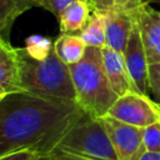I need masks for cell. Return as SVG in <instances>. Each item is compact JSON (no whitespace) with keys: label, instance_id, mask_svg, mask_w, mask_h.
<instances>
[{"label":"cell","instance_id":"cell-17","mask_svg":"<svg viewBox=\"0 0 160 160\" xmlns=\"http://www.w3.org/2000/svg\"><path fill=\"white\" fill-rule=\"evenodd\" d=\"M142 142L146 151L160 152V120L142 129Z\"/></svg>","mask_w":160,"mask_h":160},{"label":"cell","instance_id":"cell-3","mask_svg":"<svg viewBox=\"0 0 160 160\" xmlns=\"http://www.w3.org/2000/svg\"><path fill=\"white\" fill-rule=\"evenodd\" d=\"M21 90L51 100L75 102L76 94L69 65L59 59L55 50L45 60H34L18 49Z\"/></svg>","mask_w":160,"mask_h":160},{"label":"cell","instance_id":"cell-5","mask_svg":"<svg viewBox=\"0 0 160 160\" xmlns=\"http://www.w3.org/2000/svg\"><path fill=\"white\" fill-rule=\"evenodd\" d=\"M106 115L121 122L144 129L160 120V104L150 100L148 95L130 91L118 96Z\"/></svg>","mask_w":160,"mask_h":160},{"label":"cell","instance_id":"cell-8","mask_svg":"<svg viewBox=\"0 0 160 160\" xmlns=\"http://www.w3.org/2000/svg\"><path fill=\"white\" fill-rule=\"evenodd\" d=\"M149 64L160 62V11L144 1L132 11Z\"/></svg>","mask_w":160,"mask_h":160},{"label":"cell","instance_id":"cell-15","mask_svg":"<svg viewBox=\"0 0 160 160\" xmlns=\"http://www.w3.org/2000/svg\"><path fill=\"white\" fill-rule=\"evenodd\" d=\"M25 52L34 60H45L54 50V42L41 35H31L25 40Z\"/></svg>","mask_w":160,"mask_h":160},{"label":"cell","instance_id":"cell-18","mask_svg":"<svg viewBox=\"0 0 160 160\" xmlns=\"http://www.w3.org/2000/svg\"><path fill=\"white\" fill-rule=\"evenodd\" d=\"M80 1V0H35V6H40L50 12H52L56 18L71 4ZM88 1V0H86Z\"/></svg>","mask_w":160,"mask_h":160},{"label":"cell","instance_id":"cell-19","mask_svg":"<svg viewBox=\"0 0 160 160\" xmlns=\"http://www.w3.org/2000/svg\"><path fill=\"white\" fill-rule=\"evenodd\" d=\"M149 89L160 100V62L149 64Z\"/></svg>","mask_w":160,"mask_h":160},{"label":"cell","instance_id":"cell-2","mask_svg":"<svg viewBox=\"0 0 160 160\" xmlns=\"http://www.w3.org/2000/svg\"><path fill=\"white\" fill-rule=\"evenodd\" d=\"M69 68L78 106L94 118L105 116L118 95L114 92L105 74L101 49L88 46L84 58Z\"/></svg>","mask_w":160,"mask_h":160},{"label":"cell","instance_id":"cell-11","mask_svg":"<svg viewBox=\"0 0 160 160\" xmlns=\"http://www.w3.org/2000/svg\"><path fill=\"white\" fill-rule=\"evenodd\" d=\"M0 86L8 92H20L19 52L4 38H0Z\"/></svg>","mask_w":160,"mask_h":160},{"label":"cell","instance_id":"cell-25","mask_svg":"<svg viewBox=\"0 0 160 160\" xmlns=\"http://www.w3.org/2000/svg\"><path fill=\"white\" fill-rule=\"evenodd\" d=\"M140 160H160V152H151V151H145Z\"/></svg>","mask_w":160,"mask_h":160},{"label":"cell","instance_id":"cell-24","mask_svg":"<svg viewBox=\"0 0 160 160\" xmlns=\"http://www.w3.org/2000/svg\"><path fill=\"white\" fill-rule=\"evenodd\" d=\"M24 11H26V10H29L31 6H34L35 5V0H14Z\"/></svg>","mask_w":160,"mask_h":160},{"label":"cell","instance_id":"cell-9","mask_svg":"<svg viewBox=\"0 0 160 160\" xmlns=\"http://www.w3.org/2000/svg\"><path fill=\"white\" fill-rule=\"evenodd\" d=\"M102 12L105 18L106 46L122 54L135 22L134 15L130 11L119 9H112Z\"/></svg>","mask_w":160,"mask_h":160},{"label":"cell","instance_id":"cell-26","mask_svg":"<svg viewBox=\"0 0 160 160\" xmlns=\"http://www.w3.org/2000/svg\"><path fill=\"white\" fill-rule=\"evenodd\" d=\"M6 95H8V92H6V91H5V90H4V89L0 86V101H1V100H2V99L6 96Z\"/></svg>","mask_w":160,"mask_h":160},{"label":"cell","instance_id":"cell-10","mask_svg":"<svg viewBox=\"0 0 160 160\" xmlns=\"http://www.w3.org/2000/svg\"><path fill=\"white\" fill-rule=\"evenodd\" d=\"M101 54H102V64H104L105 74L114 92L118 96H121L130 91H136L135 85L128 72L122 54L112 50L106 45L101 48Z\"/></svg>","mask_w":160,"mask_h":160},{"label":"cell","instance_id":"cell-21","mask_svg":"<svg viewBox=\"0 0 160 160\" xmlns=\"http://www.w3.org/2000/svg\"><path fill=\"white\" fill-rule=\"evenodd\" d=\"M91 10L95 11H109L115 9V0H88Z\"/></svg>","mask_w":160,"mask_h":160},{"label":"cell","instance_id":"cell-14","mask_svg":"<svg viewBox=\"0 0 160 160\" xmlns=\"http://www.w3.org/2000/svg\"><path fill=\"white\" fill-rule=\"evenodd\" d=\"M80 38L84 40L86 46L94 48H104L106 45V36H105V18L102 11H91V15L80 31Z\"/></svg>","mask_w":160,"mask_h":160},{"label":"cell","instance_id":"cell-12","mask_svg":"<svg viewBox=\"0 0 160 160\" xmlns=\"http://www.w3.org/2000/svg\"><path fill=\"white\" fill-rule=\"evenodd\" d=\"M91 11L92 10L86 0H80L68 6L58 18L61 34H74L81 31L86 25Z\"/></svg>","mask_w":160,"mask_h":160},{"label":"cell","instance_id":"cell-7","mask_svg":"<svg viewBox=\"0 0 160 160\" xmlns=\"http://www.w3.org/2000/svg\"><path fill=\"white\" fill-rule=\"evenodd\" d=\"M135 19V18H134ZM125 65L128 72L135 85L138 92L142 95H148L149 90V61L145 54V49L142 45V40L140 36V30L134 22L130 38L128 40L126 48L122 52Z\"/></svg>","mask_w":160,"mask_h":160},{"label":"cell","instance_id":"cell-13","mask_svg":"<svg viewBox=\"0 0 160 160\" xmlns=\"http://www.w3.org/2000/svg\"><path fill=\"white\" fill-rule=\"evenodd\" d=\"M86 48L88 46L80 35L74 34H61L54 41L55 54L69 66L79 62L84 58Z\"/></svg>","mask_w":160,"mask_h":160},{"label":"cell","instance_id":"cell-23","mask_svg":"<svg viewBox=\"0 0 160 160\" xmlns=\"http://www.w3.org/2000/svg\"><path fill=\"white\" fill-rule=\"evenodd\" d=\"M142 2H144L142 0H115V9L132 12Z\"/></svg>","mask_w":160,"mask_h":160},{"label":"cell","instance_id":"cell-1","mask_svg":"<svg viewBox=\"0 0 160 160\" xmlns=\"http://www.w3.org/2000/svg\"><path fill=\"white\" fill-rule=\"evenodd\" d=\"M81 111L71 101L8 94L0 101V158L18 151L50 154Z\"/></svg>","mask_w":160,"mask_h":160},{"label":"cell","instance_id":"cell-20","mask_svg":"<svg viewBox=\"0 0 160 160\" xmlns=\"http://www.w3.org/2000/svg\"><path fill=\"white\" fill-rule=\"evenodd\" d=\"M36 160H89V159H85V158H81V156H78V155H74V154H70V152H66L64 150L55 148L50 154L40 156Z\"/></svg>","mask_w":160,"mask_h":160},{"label":"cell","instance_id":"cell-6","mask_svg":"<svg viewBox=\"0 0 160 160\" xmlns=\"http://www.w3.org/2000/svg\"><path fill=\"white\" fill-rule=\"evenodd\" d=\"M100 119L119 160H140L146 151L142 142V129L121 122L108 115Z\"/></svg>","mask_w":160,"mask_h":160},{"label":"cell","instance_id":"cell-4","mask_svg":"<svg viewBox=\"0 0 160 160\" xmlns=\"http://www.w3.org/2000/svg\"><path fill=\"white\" fill-rule=\"evenodd\" d=\"M56 148L89 160H119L101 119L84 111L69 128Z\"/></svg>","mask_w":160,"mask_h":160},{"label":"cell","instance_id":"cell-22","mask_svg":"<svg viewBox=\"0 0 160 160\" xmlns=\"http://www.w3.org/2000/svg\"><path fill=\"white\" fill-rule=\"evenodd\" d=\"M40 156L32 151H18V152L5 155L0 158V160H36Z\"/></svg>","mask_w":160,"mask_h":160},{"label":"cell","instance_id":"cell-27","mask_svg":"<svg viewBox=\"0 0 160 160\" xmlns=\"http://www.w3.org/2000/svg\"><path fill=\"white\" fill-rule=\"evenodd\" d=\"M150 1H156V2H160V0H150Z\"/></svg>","mask_w":160,"mask_h":160},{"label":"cell","instance_id":"cell-16","mask_svg":"<svg viewBox=\"0 0 160 160\" xmlns=\"http://www.w3.org/2000/svg\"><path fill=\"white\" fill-rule=\"evenodd\" d=\"M24 10L14 0H0V38L6 32L15 19L21 15Z\"/></svg>","mask_w":160,"mask_h":160}]
</instances>
